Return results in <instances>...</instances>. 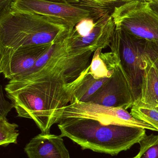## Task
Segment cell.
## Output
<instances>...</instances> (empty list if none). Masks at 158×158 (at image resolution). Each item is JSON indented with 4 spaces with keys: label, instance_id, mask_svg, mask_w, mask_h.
Instances as JSON below:
<instances>
[{
    "label": "cell",
    "instance_id": "21",
    "mask_svg": "<svg viewBox=\"0 0 158 158\" xmlns=\"http://www.w3.org/2000/svg\"><path fill=\"white\" fill-rule=\"evenodd\" d=\"M145 50L156 66L158 72V46L146 41Z\"/></svg>",
    "mask_w": 158,
    "mask_h": 158
},
{
    "label": "cell",
    "instance_id": "18",
    "mask_svg": "<svg viewBox=\"0 0 158 158\" xmlns=\"http://www.w3.org/2000/svg\"><path fill=\"white\" fill-rule=\"evenodd\" d=\"M139 143L140 151L132 158H158V135H146Z\"/></svg>",
    "mask_w": 158,
    "mask_h": 158
},
{
    "label": "cell",
    "instance_id": "12",
    "mask_svg": "<svg viewBox=\"0 0 158 158\" xmlns=\"http://www.w3.org/2000/svg\"><path fill=\"white\" fill-rule=\"evenodd\" d=\"M142 59L144 75L140 99L136 105L158 108V72L145 47Z\"/></svg>",
    "mask_w": 158,
    "mask_h": 158
},
{
    "label": "cell",
    "instance_id": "4",
    "mask_svg": "<svg viewBox=\"0 0 158 158\" xmlns=\"http://www.w3.org/2000/svg\"><path fill=\"white\" fill-rule=\"evenodd\" d=\"M145 43V40L137 39L116 27L109 46L129 81L134 100V105L138 104L141 95L144 75L142 56Z\"/></svg>",
    "mask_w": 158,
    "mask_h": 158
},
{
    "label": "cell",
    "instance_id": "17",
    "mask_svg": "<svg viewBox=\"0 0 158 158\" xmlns=\"http://www.w3.org/2000/svg\"><path fill=\"white\" fill-rule=\"evenodd\" d=\"M19 126L10 123L6 118H0V145L6 147L11 143H17L19 135L17 130Z\"/></svg>",
    "mask_w": 158,
    "mask_h": 158
},
{
    "label": "cell",
    "instance_id": "1",
    "mask_svg": "<svg viewBox=\"0 0 158 158\" xmlns=\"http://www.w3.org/2000/svg\"><path fill=\"white\" fill-rule=\"evenodd\" d=\"M93 52L88 49L69 52L66 39L41 68L10 80L5 90L18 117L30 119L41 132L50 133L89 72Z\"/></svg>",
    "mask_w": 158,
    "mask_h": 158
},
{
    "label": "cell",
    "instance_id": "23",
    "mask_svg": "<svg viewBox=\"0 0 158 158\" xmlns=\"http://www.w3.org/2000/svg\"><path fill=\"white\" fill-rule=\"evenodd\" d=\"M149 3L151 8L158 15V0H146Z\"/></svg>",
    "mask_w": 158,
    "mask_h": 158
},
{
    "label": "cell",
    "instance_id": "5",
    "mask_svg": "<svg viewBox=\"0 0 158 158\" xmlns=\"http://www.w3.org/2000/svg\"><path fill=\"white\" fill-rule=\"evenodd\" d=\"M115 25L137 39L158 45V15L146 0H133L111 14Z\"/></svg>",
    "mask_w": 158,
    "mask_h": 158
},
{
    "label": "cell",
    "instance_id": "8",
    "mask_svg": "<svg viewBox=\"0 0 158 158\" xmlns=\"http://www.w3.org/2000/svg\"><path fill=\"white\" fill-rule=\"evenodd\" d=\"M10 7L15 10L33 13L55 20L66 25L71 31L83 19L108 14H95L78 6L46 0H13Z\"/></svg>",
    "mask_w": 158,
    "mask_h": 158
},
{
    "label": "cell",
    "instance_id": "7",
    "mask_svg": "<svg viewBox=\"0 0 158 158\" xmlns=\"http://www.w3.org/2000/svg\"><path fill=\"white\" fill-rule=\"evenodd\" d=\"M106 63L109 70L114 69V73L87 102L125 110L131 108L134 104L133 96L119 61L110 52L106 53Z\"/></svg>",
    "mask_w": 158,
    "mask_h": 158
},
{
    "label": "cell",
    "instance_id": "10",
    "mask_svg": "<svg viewBox=\"0 0 158 158\" xmlns=\"http://www.w3.org/2000/svg\"><path fill=\"white\" fill-rule=\"evenodd\" d=\"M116 28L111 14H106L96 21L92 31L86 37H79L70 32L67 37L68 50L90 49L94 52L99 48H107L110 45Z\"/></svg>",
    "mask_w": 158,
    "mask_h": 158
},
{
    "label": "cell",
    "instance_id": "25",
    "mask_svg": "<svg viewBox=\"0 0 158 158\" xmlns=\"http://www.w3.org/2000/svg\"></svg>",
    "mask_w": 158,
    "mask_h": 158
},
{
    "label": "cell",
    "instance_id": "13",
    "mask_svg": "<svg viewBox=\"0 0 158 158\" xmlns=\"http://www.w3.org/2000/svg\"><path fill=\"white\" fill-rule=\"evenodd\" d=\"M78 6L95 14L111 13L119 7L133 0H77Z\"/></svg>",
    "mask_w": 158,
    "mask_h": 158
},
{
    "label": "cell",
    "instance_id": "24",
    "mask_svg": "<svg viewBox=\"0 0 158 158\" xmlns=\"http://www.w3.org/2000/svg\"><path fill=\"white\" fill-rule=\"evenodd\" d=\"M13 0H0V7L2 9L10 6Z\"/></svg>",
    "mask_w": 158,
    "mask_h": 158
},
{
    "label": "cell",
    "instance_id": "14",
    "mask_svg": "<svg viewBox=\"0 0 158 158\" xmlns=\"http://www.w3.org/2000/svg\"><path fill=\"white\" fill-rule=\"evenodd\" d=\"M109 78L96 79L89 73H87L81 85L75 93L74 97L79 101L87 102Z\"/></svg>",
    "mask_w": 158,
    "mask_h": 158
},
{
    "label": "cell",
    "instance_id": "20",
    "mask_svg": "<svg viewBox=\"0 0 158 158\" xmlns=\"http://www.w3.org/2000/svg\"><path fill=\"white\" fill-rule=\"evenodd\" d=\"M13 108H14L13 103H10L6 100L4 97L2 87L1 86L0 90V118H6L7 114Z\"/></svg>",
    "mask_w": 158,
    "mask_h": 158
},
{
    "label": "cell",
    "instance_id": "2",
    "mask_svg": "<svg viewBox=\"0 0 158 158\" xmlns=\"http://www.w3.org/2000/svg\"><path fill=\"white\" fill-rule=\"evenodd\" d=\"M71 31L65 24L9 6L1 11L0 52L25 46L56 44Z\"/></svg>",
    "mask_w": 158,
    "mask_h": 158
},
{
    "label": "cell",
    "instance_id": "22",
    "mask_svg": "<svg viewBox=\"0 0 158 158\" xmlns=\"http://www.w3.org/2000/svg\"><path fill=\"white\" fill-rule=\"evenodd\" d=\"M54 2L78 5L79 2L77 0H46Z\"/></svg>",
    "mask_w": 158,
    "mask_h": 158
},
{
    "label": "cell",
    "instance_id": "15",
    "mask_svg": "<svg viewBox=\"0 0 158 158\" xmlns=\"http://www.w3.org/2000/svg\"><path fill=\"white\" fill-rule=\"evenodd\" d=\"M130 113L136 119L150 124L158 131V108L135 105L131 108Z\"/></svg>",
    "mask_w": 158,
    "mask_h": 158
},
{
    "label": "cell",
    "instance_id": "6",
    "mask_svg": "<svg viewBox=\"0 0 158 158\" xmlns=\"http://www.w3.org/2000/svg\"><path fill=\"white\" fill-rule=\"evenodd\" d=\"M79 118L94 120L102 125L138 127L158 131L150 124L134 118L127 110L92 102H81L73 96L70 103L61 110L60 120Z\"/></svg>",
    "mask_w": 158,
    "mask_h": 158
},
{
    "label": "cell",
    "instance_id": "3",
    "mask_svg": "<svg viewBox=\"0 0 158 158\" xmlns=\"http://www.w3.org/2000/svg\"><path fill=\"white\" fill-rule=\"evenodd\" d=\"M58 124L62 137L76 143L82 149L116 156L130 149L146 135V130L121 125H104L91 119H61Z\"/></svg>",
    "mask_w": 158,
    "mask_h": 158
},
{
    "label": "cell",
    "instance_id": "11",
    "mask_svg": "<svg viewBox=\"0 0 158 158\" xmlns=\"http://www.w3.org/2000/svg\"><path fill=\"white\" fill-rule=\"evenodd\" d=\"M28 158H70L61 135L41 132L26 145Z\"/></svg>",
    "mask_w": 158,
    "mask_h": 158
},
{
    "label": "cell",
    "instance_id": "16",
    "mask_svg": "<svg viewBox=\"0 0 158 158\" xmlns=\"http://www.w3.org/2000/svg\"><path fill=\"white\" fill-rule=\"evenodd\" d=\"M102 49L99 48L94 52L88 72L96 79L109 78L114 73V69L109 70L106 64L100 56Z\"/></svg>",
    "mask_w": 158,
    "mask_h": 158
},
{
    "label": "cell",
    "instance_id": "19",
    "mask_svg": "<svg viewBox=\"0 0 158 158\" xmlns=\"http://www.w3.org/2000/svg\"><path fill=\"white\" fill-rule=\"evenodd\" d=\"M105 15L82 19L75 26L73 30L70 33L79 37H86L92 31L95 26L96 21Z\"/></svg>",
    "mask_w": 158,
    "mask_h": 158
},
{
    "label": "cell",
    "instance_id": "9",
    "mask_svg": "<svg viewBox=\"0 0 158 158\" xmlns=\"http://www.w3.org/2000/svg\"><path fill=\"white\" fill-rule=\"evenodd\" d=\"M54 44L32 45L0 52V72L10 80L29 70Z\"/></svg>",
    "mask_w": 158,
    "mask_h": 158
}]
</instances>
